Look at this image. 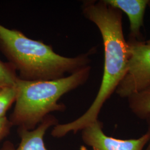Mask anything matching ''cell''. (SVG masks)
I'll list each match as a JSON object with an SVG mask.
<instances>
[{
    "label": "cell",
    "mask_w": 150,
    "mask_h": 150,
    "mask_svg": "<svg viewBox=\"0 0 150 150\" xmlns=\"http://www.w3.org/2000/svg\"><path fill=\"white\" fill-rule=\"evenodd\" d=\"M81 8L83 16L96 26L102 37V81L95 99L86 112L71 122L56 125L51 133L55 137H63L70 132L76 133L97 121L104 103L116 91L129 68V45L123 35L122 12L103 0L84 1Z\"/></svg>",
    "instance_id": "cell-1"
},
{
    "label": "cell",
    "mask_w": 150,
    "mask_h": 150,
    "mask_svg": "<svg viewBox=\"0 0 150 150\" xmlns=\"http://www.w3.org/2000/svg\"><path fill=\"white\" fill-rule=\"evenodd\" d=\"M0 49L18 72V78L28 81L56 80L71 75L91 62L96 47L74 57L56 54L42 42L27 38L22 32L0 24Z\"/></svg>",
    "instance_id": "cell-2"
},
{
    "label": "cell",
    "mask_w": 150,
    "mask_h": 150,
    "mask_svg": "<svg viewBox=\"0 0 150 150\" xmlns=\"http://www.w3.org/2000/svg\"><path fill=\"white\" fill-rule=\"evenodd\" d=\"M91 66H87L61 79L28 81H16V105L10 121L18 128L32 130L48 114L65 110L58 101L64 94L83 85L88 80Z\"/></svg>",
    "instance_id": "cell-3"
},
{
    "label": "cell",
    "mask_w": 150,
    "mask_h": 150,
    "mask_svg": "<svg viewBox=\"0 0 150 150\" xmlns=\"http://www.w3.org/2000/svg\"><path fill=\"white\" fill-rule=\"evenodd\" d=\"M129 68L115 92L127 98L150 85V46L144 42L129 40Z\"/></svg>",
    "instance_id": "cell-4"
},
{
    "label": "cell",
    "mask_w": 150,
    "mask_h": 150,
    "mask_svg": "<svg viewBox=\"0 0 150 150\" xmlns=\"http://www.w3.org/2000/svg\"><path fill=\"white\" fill-rule=\"evenodd\" d=\"M84 143L93 150H144L150 139L148 131L138 139H121L105 134L103 124L97 120L82 130Z\"/></svg>",
    "instance_id": "cell-5"
},
{
    "label": "cell",
    "mask_w": 150,
    "mask_h": 150,
    "mask_svg": "<svg viewBox=\"0 0 150 150\" xmlns=\"http://www.w3.org/2000/svg\"><path fill=\"white\" fill-rule=\"evenodd\" d=\"M127 16L129 21V40L142 41L141 30L144 25L145 11L149 0H103Z\"/></svg>",
    "instance_id": "cell-6"
},
{
    "label": "cell",
    "mask_w": 150,
    "mask_h": 150,
    "mask_svg": "<svg viewBox=\"0 0 150 150\" xmlns=\"http://www.w3.org/2000/svg\"><path fill=\"white\" fill-rule=\"evenodd\" d=\"M57 125L58 121L56 118L48 115L36 129L27 130L18 128V134L21 139L18 147L15 149L11 143L7 142L1 150H48L45 145L44 136L51 126Z\"/></svg>",
    "instance_id": "cell-7"
},
{
    "label": "cell",
    "mask_w": 150,
    "mask_h": 150,
    "mask_svg": "<svg viewBox=\"0 0 150 150\" xmlns=\"http://www.w3.org/2000/svg\"><path fill=\"white\" fill-rule=\"evenodd\" d=\"M129 107L134 115L146 120L150 115V85L127 98Z\"/></svg>",
    "instance_id": "cell-8"
},
{
    "label": "cell",
    "mask_w": 150,
    "mask_h": 150,
    "mask_svg": "<svg viewBox=\"0 0 150 150\" xmlns=\"http://www.w3.org/2000/svg\"><path fill=\"white\" fill-rule=\"evenodd\" d=\"M16 98L15 85L6 86L0 89V118L5 116L6 113L15 102Z\"/></svg>",
    "instance_id": "cell-9"
},
{
    "label": "cell",
    "mask_w": 150,
    "mask_h": 150,
    "mask_svg": "<svg viewBox=\"0 0 150 150\" xmlns=\"http://www.w3.org/2000/svg\"><path fill=\"white\" fill-rule=\"evenodd\" d=\"M18 79L16 70L9 62L0 60V84L13 86Z\"/></svg>",
    "instance_id": "cell-10"
},
{
    "label": "cell",
    "mask_w": 150,
    "mask_h": 150,
    "mask_svg": "<svg viewBox=\"0 0 150 150\" xmlns=\"http://www.w3.org/2000/svg\"><path fill=\"white\" fill-rule=\"evenodd\" d=\"M12 125L10 120L6 116L0 118V140L8 134Z\"/></svg>",
    "instance_id": "cell-11"
},
{
    "label": "cell",
    "mask_w": 150,
    "mask_h": 150,
    "mask_svg": "<svg viewBox=\"0 0 150 150\" xmlns=\"http://www.w3.org/2000/svg\"><path fill=\"white\" fill-rule=\"evenodd\" d=\"M146 121H147V126H148V130L147 131L149 132V134H150V139L149 141L147 143V144L146 145V149L144 150H150V115L147 117V118L146 119Z\"/></svg>",
    "instance_id": "cell-12"
},
{
    "label": "cell",
    "mask_w": 150,
    "mask_h": 150,
    "mask_svg": "<svg viewBox=\"0 0 150 150\" xmlns=\"http://www.w3.org/2000/svg\"><path fill=\"white\" fill-rule=\"evenodd\" d=\"M148 6L150 8V0L149 1V3H148ZM145 43H146L147 45H150V39H149L148 40H147L146 42H145Z\"/></svg>",
    "instance_id": "cell-13"
},
{
    "label": "cell",
    "mask_w": 150,
    "mask_h": 150,
    "mask_svg": "<svg viewBox=\"0 0 150 150\" xmlns=\"http://www.w3.org/2000/svg\"><path fill=\"white\" fill-rule=\"evenodd\" d=\"M81 150H88L87 149H86V147H85V146H81L80 148Z\"/></svg>",
    "instance_id": "cell-14"
},
{
    "label": "cell",
    "mask_w": 150,
    "mask_h": 150,
    "mask_svg": "<svg viewBox=\"0 0 150 150\" xmlns=\"http://www.w3.org/2000/svg\"><path fill=\"white\" fill-rule=\"evenodd\" d=\"M6 86H8V85H1V84H0V89L1 88H2V87H5Z\"/></svg>",
    "instance_id": "cell-15"
}]
</instances>
